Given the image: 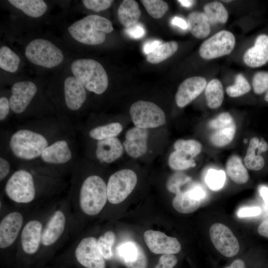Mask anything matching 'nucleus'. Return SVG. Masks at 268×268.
Instances as JSON below:
<instances>
[{
	"label": "nucleus",
	"mask_w": 268,
	"mask_h": 268,
	"mask_svg": "<svg viewBox=\"0 0 268 268\" xmlns=\"http://www.w3.org/2000/svg\"><path fill=\"white\" fill-rule=\"evenodd\" d=\"M226 171L228 177L236 184H243L249 180L248 172L241 158L238 156H232L228 159Z\"/></svg>",
	"instance_id": "nucleus-25"
},
{
	"label": "nucleus",
	"mask_w": 268,
	"mask_h": 268,
	"mask_svg": "<svg viewBox=\"0 0 268 268\" xmlns=\"http://www.w3.org/2000/svg\"><path fill=\"white\" fill-rule=\"evenodd\" d=\"M261 213V209L258 206L245 207L241 208L237 212L239 217H246L257 216Z\"/></svg>",
	"instance_id": "nucleus-49"
},
{
	"label": "nucleus",
	"mask_w": 268,
	"mask_h": 268,
	"mask_svg": "<svg viewBox=\"0 0 268 268\" xmlns=\"http://www.w3.org/2000/svg\"><path fill=\"white\" fill-rule=\"evenodd\" d=\"M37 88L32 81H23L14 83L9 98L11 110L16 114L23 112L35 96Z\"/></svg>",
	"instance_id": "nucleus-15"
},
{
	"label": "nucleus",
	"mask_w": 268,
	"mask_h": 268,
	"mask_svg": "<svg viewBox=\"0 0 268 268\" xmlns=\"http://www.w3.org/2000/svg\"><path fill=\"white\" fill-rule=\"evenodd\" d=\"M259 192L260 196L264 201L265 204L268 207V187L262 186L259 188Z\"/></svg>",
	"instance_id": "nucleus-56"
},
{
	"label": "nucleus",
	"mask_w": 268,
	"mask_h": 268,
	"mask_svg": "<svg viewBox=\"0 0 268 268\" xmlns=\"http://www.w3.org/2000/svg\"><path fill=\"white\" fill-rule=\"evenodd\" d=\"M137 183V176L130 169L120 170L113 174L107 184V199L112 204L123 202L132 192Z\"/></svg>",
	"instance_id": "nucleus-8"
},
{
	"label": "nucleus",
	"mask_w": 268,
	"mask_h": 268,
	"mask_svg": "<svg viewBox=\"0 0 268 268\" xmlns=\"http://www.w3.org/2000/svg\"><path fill=\"white\" fill-rule=\"evenodd\" d=\"M244 63L251 67H258L268 62V36L261 34L257 38L255 45L245 52Z\"/></svg>",
	"instance_id": "nucleus-20"
},
{
	"label": "nucleus",
	"mask_w": 268,
	"mask_h": 268,
	"mask_svg": "<svg viewBox=\"0 0 268 268\" xmlns=\"http://www.w3.org/2000/svg\"><path fill=\"white\" fill-rule=\"evenodd\" d=\"M71 72L87 90L101 94L107 89L108 77L98 62L90 59H79L72 62Z\"/></svg>",
	"instance_id": "nucleus-2"
},
{
	"label": "nucleus",
	"mask_w": 268,
	"mask_h": 268,
	"mask_svg": "<svg viewBox=\"0 0 268 268\" xmlns=\"http://www.w3.org/2000/svg\"><path fill=\"white\" fill-rule=\"evenodd\" d=\"M178 49V44L175 41L162 43L147 55L146 60L151 64H158L171 57Z\"/></svg>",
	"instance_id": "nucleus-30"
},
{
	"label": "nucleus",
	"mask_w": 268,
	"mask_h": 268,
	"mask_svg": "<svg viewBox=\"0 0 268 268\" xmlns=\"http://www.w3.org/2000/svg\"><path fill=\"white\" fill-rule=\"evenodd\" d=\"M236 131L235 122L227 126L215 130L210 135V141L213 145L217 147L226 146L233 139Z\"/></svg>",
	"instance_id": "nucleus-32"
},
{
	"label": "nucleus",
	"mask_w": 268,
	"mask_h": 268,
	"mask_svg": "<svg viewBox=\"0 0 268 268\" xmlns=\"http://www.w3.org/2000/svg\"><path fill=\"white\" fill-rule=\"evenodd\" d=\"M174 147L175 150L182 151L194 158L201 152L202 145L199 141L195 139H179L175 142Z\"/></svg>",
	"instance_id": "nucleus-38"
},
{
	"label": "nucleus",
	"mask_w": 268,
	"mask_h": 268,
	"mask_svg": "<svg viewBox=\"0 0 268 268\" xmlns=\"http://www.w3.org/2000/svg\"><path fill=\"white\" fill-rule=\"evenodd\" d=\"M125 30L127 34L131 38L134 39L140 38L145 34V30L144 26L138 23L134 26L126 28Z\"/></svg>",
	"instance_id": "nucleus-48"
},
{
	"label": "nucleus",
	"mask_w": 268,
	"mask_h": 268,
	"mask_svg": "<svg viewBox=\"0 0 268 268\" xmlns=\"http://www.w3.org/2000/svg\"><path fill=\"white\" fill-rule=\"evenodd\" d=\"M268 150V144L267 142L262 139L260 140L259 145L257 148V152L261 154L263 152H265Z\"/></svg>",
	"instance_id": "nucleus-57"
},
{
	"label": "nucleus",
	"mask_w": 268,
	"mask_h": 268,
	"mask_svg": "<svg viewBox=\"0 0 268 268\" xmlns=\"http://www.w3.org/2000/svg\"><path fill=\"white\" fill-rule=\"evenodd\" d=\"M130 114L135 126L139 128H157L166 123L163 111L150 101L139 100L134 103L130 107Z\"/></svg>",
	"instance_id": "nucleus-7"
},
{
	"label": "nucleus",
	"mask_w": 268,
	"mask_h": 268,
	"mask_svg": "<svg viewBox=\"0 0 268 268\" xmlns=\"http://www.w3.org/2000/svg\"><path fill=\"white\" fill-rule=\"evenodd\" d=\"M120 23L126 28L138 23L141 11L138 3L134 0H124L120 4L117 11Z\"/></svg>",
	"instance_id": "nucleus-23"
},
{
	"label": "nucleus",
	"mask_w": 268,
	"mask_h": 268,
	"mask_svg": "<svg viewBox=\"0 0 268 268\" xmlns=\"http://www.w3.org/2000/svg\"><path fill=\"white\" fill-rule=\"evenodd\" d=\"M123 153V146L120 140L112 137L98 140L96 156L101 162L112 163L119 158Z\"/></svg>",
	"instance_id": "nucleus-21"
},
{
	"label": "nucleus",
	"mask_w": 268,
	"mask_h": 268,
	"mask_svg": "<svg viewBox=\"0 0 268 268\" xmlns=\"http://www.w3.org/2000/svg\"><path fill=\"white\" fill-rule=\"evenodd\" d=\"M208 107L211 109L219 107L224 99V91L221 82L217 79L211 80L204 89Z\"/></svg>",
	"instance_id": "nucleus-27"
},
{
	"label": "nucleus",
	"mask_w": 268,
	"mask_h": 268,
	"mask_svg": "<svg viewBox=\"0 0 268 268\" xmlns=\"http://www.w3.org/2000/svg\"><path fill=\"white\" fill-rule=\"evenodd\" d=\"M224 268H247L245 262L241 259L234 260L231 264Z\"/></svg>",
	"instance_id": "nucleus-55"
},
{
	"label": "nucleus",
	"mask_w": 268,
	"mask_h": 268,
	"mask_svg": "<svg viewBox=\"0 0 268 268\" xmlns=\"http://www.w3.org/2000/svg\"><path fill=\"white\" fill-rule=\"evenodd\" d=\"M204 10L211 24L224 23L227 20L228 12L220 2L212 1L207 3L204 6Z\"/></svg>",
	"instance_id": "nucleus-31"
},
{
	"label": "nucleus",
	"mask_w": 268,
	"mask_h": 268,
	"mask_svg": "<svg viewBox=\"0 0 268 268\" xmlns=\"http://www.w3.org/2000/svg\"><path fill=\"white\" fill-rule=\"evenodd\" d=\"M25 54L32 63L46 68L59 65L64 60L62 51L51 41L36 39L26 46Z\"/></svg>",
	"instance_id": "nucleus-5"
},
{
	"label": "nucleus",
	"mask_w": 268,
	"mask_h": 268,
	"mask_svg": "<svg viewBox=\"0 0 268 268\" xmlns=\"http://www.w3.org/2000/svg\"><path fill=\"white\" fill-rule=\"evenodd\" d=\"M118 255L127 268H147V259L140 245L134 241H128L117 249Z\"/></svg>",
	"instance_id": "nucleus-18"
},
{
	"label": "nucleus",
	"mask_w": 268,
	"mask_h": 268,
	"mask_svg": "<svg viewBox=\"0 0 268 268\" xmlns=\"http://www.w3.org/2000/svg\"><path fill=\"white\" fill-rule=\"evenodd\" d=\"M76 260L85 268H105V259L97 246V239L92 236L82 238L74 250Z\"/></svg>",
	"instance_id": "nucleus-11"
},
{
	"label": "nucleus",
	"mask_w": 268,
	"mask_h": 268,
	"mask_svg": "<svg viewBox=\"0 0 268 268\" xmlns=\"http://www.w3.org/2000/svg\"><path fill=\"white\" fill-rule=\"evenodd\" d=\"M207 82L201 76L189 77L180 85L175 95L177 106L183 108L195 99L205 89Z\"/></svg>",
	"instance_id": "nucleus-17"
},
{
	"label": "nucleus",
	"mask_w": 268,
	"mask_h": 268,
	"mask_svg": "<svg viewBox=\"0 0 268 268\" xmlns=\"http://www.w3.org/2000/svg\"><path fill=\"white\" fill-rule=\"evenodd\" d=\"M143 239L150 251L155 254H174L181 249V244L175 237L168 236L159 231H146Z\"/></svg>",
	"instance_id": "nucleus-13"
},
{
	"label": "nucleus",
	"mask_w": 268,
	"mask_h": 268,
	"mask_svg": "<svg viewBox=\"0 0 268 268\" xmlns=\"http://www.w3.org/2000/svg\"><path fill=\"white\" fill-rule=\"evenodd\" d=\"M192 199L201 201L205 197V192L203 188L198 184H193L185 190Z\"/></svg>",
	"instance_id": "nucleus-47"
},
{
	"label": "nucleus",
	"mask_w": 268,
	"mask_h": 268,
	"mask_svg": "<svg viewBox=\"0 0 268 268\" xmlns=\"http://www.w3.org/2000/svg\"><path fill=\"white\" fill-rule=\"evenodd\" d=\"M222 1L225 2H228L231 1V0H222Z\"/></svg>",
	"instance_id": "nucleus-60"
},
{
	"label": "nucleus",
	"mask_w": 268,
	"mask_h": 268,
	"mask_svg": "<svg viewBox=\"0 0 268 268\" xmlns=\"http://www.w3.org/2000/svg\"><path fill=\"white\" fill-rule=\"evenodd\" d=\"M226 180V175L223 170L213 169L208 170L205 176V183L208 187L213 191L221 189Z\"/></svg>",
	"instance_id": "nucleus-42"
},
{
	"label": "nucleus",
	"mask_w": 268,
	"mask_h": 268,
	"mask_svg": "<svg viewBox=\"0 0 268 268\" xmlns=\"http://www.w3.org/2000/svg\"><path fill=\"white\" fill-rule=\"evenodd\" d=\"M43 226L37 219H32L24 225L20 233V245L23 251L28 255L37 253L42 246Z\"/></svg>",
	"instance_id": "nucleus-16"
},
{
	"label": "nucleus",
	"mask_w": 268,
	"mask_h": 268,
	"mask_svg": "<svg viewBox=\"0 0 268 268\" xmlns=\"http://www.w3.org/2000/svg\"><path fill=\"white\" fill-rule=\"evenodd\" d=\"M112 0H83L86 8L95 12L103 11L108 8L113 2Z\"/></svg>",
	"instance_id": "nucleus-45"
},
{
	"label": "nucleus",
	"mask_w": 268,
	"mask_h": 268,
	"mask_svg": "<svg viewBox=\"0 0 268 268\" xmlns=\"http://www.w3.org/2000/svg\"><path fill=\"white\" fill-rule=\"evenodd\" d=\"M8 1L32 17L41 16L47 9L46 2L42 0H9Z\"/></svg>",
	"instance_id": "nucleus-26"
},
{
	"label": "nucleus",
	"mask_w": 268,
	"mask_h": 268,
	"mask_svg": "<svg viewBox=\"0 0 268 268\" xmlns=\"http://www.w3.org/2000/svg\"><path fill=\"white\" fill-rule=\"evenodd\" d=\"M147 138L136 137L126 139L123 142V145L126 151L129 155L132 157H139L147 151Z\"/></svg>",
	"instance_id": "nucleus-36"
},
{
	"label": "nucleus",
	"mask_w": 268,
	"mask_h": 268,
	"mask_svg": "<svg viewBox=\"0 0 268 268\" xmlns=\"http://www.w3.org/2000/svg\"><path fill=\"white\" fill-rule=\"evenodd\" d=\"M48 146V141L44 136L28 130L16 132L9 140V147L13 154L24 160L39 157Z\"/></svg>",
	"instance_id": "nucleus-4"
},
{
	"label": "nucleus",
	"mask_w": 268,
	"mask_h": 268,
	"mask_svg": "<svg viewBox=\"0 0 268 268\" xmlns=\"http://www.w3.org/2000/svg\"><path fill=\"white\" fill-rule=\"evenodd\" d=\"M235 44L234 35L227 30L220 31L204 41L200 46V56L211 60L229 54Z\"/></svg>",
	"instance_id": "nucleus-9"
},
{
	"label": "nucleus",
	"mask_w": 268,
	"mask_h": 268,
	"mask_svg": "<svg viewBox=\"0 0 268 268\" xmlns=\"http://www.w3.org/2000/svg\"><path fill=\"white\" fill-rule=\"evenodd\" d=\"M41 156L42 160L46 163L60 164L69 161L72 157V153L67 142L61 140L48 145Z\"/></svg>",
	"instance_id": "nucleus-22"
},
{
	"label": "nucleus",
	"mask_w": 268,
	"mask_h": 268,
	"mask_svg": "<svg viewBox=\"0 0 268 268\" xmlns=\"http://www.w3.org/2000/svg\"><path fill=\"white\" fill-rule=\"evenodd\" d=\"M171 23L173 25L177 26L182 29L187 30L188 29L187 22L181 17H174L172 19Z\"/></svg>",
	"instance_id": "nucleus-53"
},
{
	"label": "nucleus",
	"mask_w": 268,
	"mask_h": 268,
	"mask_svg": "<svg viewBox=\"0 0 268 268\" xmlns=\"http://www.w3.org/2000/svg\"><path fill=\"white\" fill-rule=\"evenodd\" d=\"M7 197L12 201L27 204L36 197V189L32 174L25 170L14 172L7 180L4 188Z\"/></svg>",
	"instance_id": "nucleus-6"
},
{
	"label": "nucleus",
	"mask_w": 268,
	"mask_h": 268,
	"mask_svg": "<svg viewBox=\"0 0 268 268\" xmlns=\"http://www.w3.org/2000/svg\"><path fill=\"white\" fill-rule=\"evenodd\" d=\"M251 90V86L247 79L242 74L237 75L235 83L226 88L227 94L231 97L241 96Z\"/></svg>",
	"instance_id": "nucleus-41"
},
{
	"label": "nucleus",
	"mask_w": 268,
	"mask_h": 268,
	"mask_svg": "<svg viewBox=\"0 0 268 268\" xmlns=\"http://www.w3.org/2000/svg\"><path fill=\"white\" fill-rule=\"evenodd\" d=\"M265 100L266 101H267V102H268V92H267L266 94L265 95Z\"/></svg>",
	"instance_id": "nucleus-59"
},
{
	"label": "nucleus",
	"mask_w": 268,
	"mask_h": 268,
	"mask_svg": "<svg viewBox=\"0 0 268 268\" xmlns=\"http://www.w3.org/2000/svg\"><path fill=\"white\" fill-rule=\"evenodd\" d=\"M9 101L5 97L0 98V120L2 121L6 118L9 113Z\"/></svg>",
	"instance_id": "nucleus-50"
},
{
	"label": "nucleus",
	"mask_w": 268,
	"mask_h": 268,
	"mask_svg": "<svg viewBox=\"0 0 268 268\" xmlns=\"http://www.w3.org/2000/svg\"><path fill=\"white\" fill-rule=\"evenodd\" d=\"M123 127L119 123H111L92 129L89 132L90 136L96 140H101L115 137L122 132Z\"/></svg>",
	"instance_id": "nucleus-35"
},
{
	"label": "nucleus",
	"mask_w": 268,
	"mask_h": 268,
	"mask_svg": "<svg viewBox=\"0 0 268 268\" xmlns=\"http://www.w3.org/2000/svg\"><path fill=\"white\" fill-rule=\"evenodd\" d=\"M252 85L254 92L261 94L268 89V71L256 73L253 77Z\"/></svg>",
	"instance_id": "nucleus-43"
},
{
	"label": "nucleus",
	"mask_w": 268,
	"mask_h": 268,
	"mask_svg": "<svg viewBox=\"0 0 268 268\" xmlns=\"http://www.w3.org/2000/svg\"><path fill=\"white\" fill-rule=\"evenodd\" d=\"M162 41L159 40H153L146 42L143 46V50L145 54H149L152 52L158 46L161 45Z\"/></svg>",
	"instance_id": "nucleus-52"
},
{
	"label": "nucleus",
	"mask_w": 268,
	"mask_h": 268,
	"mask_svg": "<svg viewBox=\"0 0 268 268\" xmlns=\"http://www.w3.org/2000/svg\"><path fill=\"white\" fill-rule=\"evenodd\" d=\"M258 231L261 235L268 238V219L261 222L258 227Z\"/></svg>",
	"instance_id": "nucleus-54"
},
{
	"label": "nucleus",
	"mask_w": 268,
	"mask_h": 268,
	"mask_svg": "<svg viewBox=\"0 0 268 268\" xmlns=\"http://www.w3.org/2000/svg\"><path fill=\"white\" fill-rule=\"evenodd\" d=\"M210 240L216 249L223 256L231 258L239 252L238 241L232 231L226 225L216 223L209 229Z\"/></svg>",
	"instance_id": "nucleus-10"
},
{
	"label": "nucleus",
	"mask_w": 268,
	"mask_h": 268,
	"mask_svg": "<svg viewBox=\"0 0 268 268\" xmlns=\"http://www.w3.org/2000/svg\"><path fill=\"white\" fill-rule=\"evenodd\" d=\"M140 2L148 13L156 19L162 17L169 9L168 4L162 0H142Z\"/></svg>",
	"instance_id": "nucleus-39"
},
{
	"label": "nucleus",
	"mask_w": 268,
	"mask_h": 268,
	"mask_svg": "<svg viewBox=\"0 0 268 268\" xmlns=\"http://www.w3.org/2000/svg\"><path fill=\"white\" fill-rule=\"evenodd\" d=\"M67 30L71 37L77 41L88 45L103 43L106 34L113 30L112 22L104 17L92 14L74 22Z\"/></svg>",
	"instance_id": "nucleus-1"
},
{
	"label": "nucleus",
	"mask_w": 268,
	"mask_h": 268,
	"mask_svg": "<svg viewBox=\"0 0 268 268\" xmlns=\"http://www.w3.org/2000/svg\"><path fill=\"white\" fill-rule=\"evenodd\" d=\"M67 216L62 209H57L51 215L43 226L42 246H53L61 238L65 231Z\"/></svg>",
	"instance_id": "nucleus-14"
},
{
	"label": "nucleus",
	"mask_w": 268,
	"mask_h": 268,
	"mask_svg": "<svg viewBox=\"0 0 268 268\" xmlns=\"http://www.w3.org/2000/svg\"><path fill=\"white\" fill-rule=\"evenodd\" d=\"M192 178L185 173L181 171L177 172L171 175L166 182V188L168 191L176 194L181 190V187L188 182Z\"/></svg>",
	"instance_id": "nucleus-40"
},
{
	"label": "nucleus",
	"mask_w": 268,
	"mask_h": 268,
	"mask_svg": "<svg viewBox=\"0 0 268 268\" xmlns=\"http://www.w3.org/2000/svg\"><path fill=\"white\" fill-rule=\"evenodd\" d=\"M235 123L232 116L228 112H223L208 123L209 127L212 130L218 129Z\"/></svg>",
	"instance_id": "nucleus-44"
},
{
	"label": "nucleus",
	"mask_w": 268,
	"mask_h": 268,
	"mask_svg": "<svg viewBox=\"0 0 268 268\" xmlns=\"http://www.w3.org/2000/svg\"><path fill=\"white\" fill-rule=\"evenodd\" d=\"M107 185L97 175H91L83 182L79 191L78 204L81 211L88 216L99 214L107 201Z\"/></svg>",
	"instance_id": "nucleus-3"
},
{
	"label": "nucleus",
	"mask_w": 268,
	"mask_h": 268,
	"mask_svg": "<svg viewBox=\"0 0 268 268\" xmlns=\"http://www.w3.org/2000/svg\"><path fill=\"white\" fill-rule=\"evenodd\" d=\"M20 58L11 49L3 46L0 49V67L9 72H15L18 68Z\"/></svg>",
	"instance_id": "nucleus-34"
},
{
	"label": "nucleus",
	"mask_w": 268,
	"mask_h": 268,
	"mask_svg": "<svg viewBox=\"0 0 268 268\" xmlns=\"http://www.w3.org/2000/svg\"><path fill=\"white\" fill-rule=\"evenodd\" d=\"M187 22L188 29L196 38H206L210 32V24L203 12L197 11L191 12L188 15Z\"/></svg>",
	"instance_id": "nucleus-24"
},
{
	"label": "nucleus",
	"mask_w": 268,
	"mask_h": 268,
	"mask_svg": "<svg viewBox=\"0 0 268 268\" xmlns=\"http://www.w3.org/2000/svg\"><path fill=\"white\" fill-rule=\"evenodd\" d=\"M168 164L172 169L182 171L195 167L196 163L193 158L184 152L175 150L169 155Z\"/></svg>",
	"instance_id": "nucleus-33"
},
{
	"label": "nucleus",
	"mask_w": 268,
	"mask_h": 268,
	"mask_svg": "<svg viewBox=\"0 0 268 268\" xmlns=\"http://www.w3.org/2000/svg\"><path fill=\"white\" fill-rule=\"evenodd\" d=\"M178 260L174 254L162 255L154 268H174Z\"/></svg>",
	"instance_id": "nucleus-46"
},
{
	"label": "nucleus",
	"mask_w": 268,
	"mask_h": 268,
	"mask_svg": "<svg viewBox=\"0 0 268 268\" xmlns=\"http://www.w3.org/2000/svg\"><path fill=\"white\" fill-rule=\"evenodd\" d=\"M24 217L21 213L13 211L6 214L0 222V248L11 246L20 234L23 227Z\"/></svg>",
	"instance_id": "nucleus-12"
},
{
	"label": "nucleus",
	"mask_w": 268,
	"mask_h": 268,
	"mask_svg": "<svg viewBox=\"0 0 268 268\" xmlns=\"http://www.w3.org/2000/svg\"><path fill=\"white\" fill-rule=\"evenodd\" d=\"M178 1L183 6L186 7L192 6L195 1L191 0H178Z\"/></svg>",
	"instance_id": "nucleus-58"
},
{
	"label": "nucleus",
	"mask_w": 268,
	"mask_h": 268,
	"mask_svg": "<svg viewBox=\"0 0 268 268\" xmlns=\"http://www.w3.org/2000/svg\"><path fill=\"white\" fill-rule=\"evenodd\" d=\"M115 240V233L110 230L106 231L98 238V248L105 260H110L112 258V247Z\"/></svg>",
	"instance_id": "nucleus-37"
},
{
	"label": "nucleus",
	"mask_w": 268,
	"mask_h": 268,
	"mask_svg": "<svg viewBox=\"0 0 268 268\" xmlns=\"http://www.w3.org/2000/svg\"><path fill=\"white\" fill-rule=\"evenodd\" d=\"M201 201L191 198L184 191L176 194L172 200V205L177 211L184 214L196 211L200 206Z\"/></svg>",
	"instance_id": "nucleus-29"
},
{
	"label": "nucleus",
	"mask_w": 268,
	"mask_h": 268,
	"mask_svg": "<svg viewBox=\"0 0 268 268\" xmlns=\"http://www.w3.org/2000/svg\"><path fill=\"white\" fill-rule=\"evenodd\" d=\"M10 165L4 158H0V180L2 181L8 174L10 171Z\"/></svg>",
	"instance_id": "nucleus-51"
},
{
	"label": "nucleus",
	"mask_w": 268,
	"mask_h": 268,
	"mask_svg": "<svg viewBox=\"0 0 268 268\" xmlns=\"http://www.w3.org/2000/svg\"><path fill=\"white\" fill-rule=\"evenodd\" d=\"M64 94L67 106L72 111L80 108L86 98L85 88L74 76H68L65 79Z\"/></svg>",
	"instance_id": "nucleus-19"
},
{
	"label": "nucleus",
	"mask_w": 268,
	"mask_h": 268,
	"mask_svg": "<svg viewBox=\"0 0 268 268\" xmlns=\"http://www.w3.org/2000/svg\"><path fill=\"white\" fill-rule=\"evenodd\" d=\"M260 142L257 137H252L249 142L244 159L246 167L251 170L258 171L262 169L265 165V159L260 154H256Z\"/></svg>",
	"instance_id": "nucleus-28"
}]
</instances>
